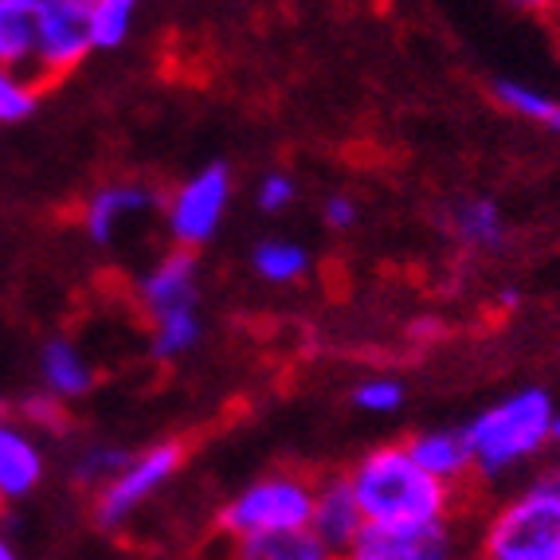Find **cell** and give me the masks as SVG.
Returning <instances> with one entry per match:
<instances>
[{"mask_svg":"<svg viewBox=\"0 0 560 560\" xmlns=\"http://www.w3.org/2000/svg\"><path fill=\"white\" fill-rule=\"evenodd\" d=\"M346 478L353 486L364 525H388V529L451 525L467 498L463 490H451L416 467L404 443H381L364 451L353 467H346Z\"/></svg>","mask_w":560,"mask_h":560,"instance_id":"6da1fadb","label":"cell"},{"mask_svg":"<svg viewBox=\"0 0 560 560\" xmlns=\"http://www.w3.org/2000/svg\"><path fill=\"white\" fill-rule=\"evenodd\" d=\"M557 400L541 384H525L463 423L478 486H502L529 463L549 455V423Z\"/></svg>","mask_w":560,"mask_h":560,"instance_id":"7a4b0ae2","label":"cell"},{"mask_svg":"<svg viewBox=\"0 0 560 560\" xmlns=\"http://www.w3.org/2000/svg\"><path fill=\"white\" fill-rule=\"evenodd\" d=\"M475 560H560V494L537 475L498 498L478 525Z\"/></svg>","mask_w":560,"mask_h":560,"instance_id":"3957f363","label":"cell"},{"mask_svg":"<svg viewBox=\"0 0 560 560\" xmlns=\"http://www.w3.org/2000/svg\"><path fill=\"white\" fill-rule=\"evenodd\" d=\"M310 510H314V478L302 470H267L220 505L215 533L232 549L243 541L310 529Z\"/></svg>","mask_w":560,"mask_h":560,"instance_id":"277c9868","label":"cell"},{"mask_svg":"<svg viewBox=\"0 0 560 560\" xmlns=\"http://www.w3.org/2000/svg\"><path fill=\"white\" fill-rule=\"evenodd\" d=\"M188 447L180 440H161L145 451H133L130 463L91 494V517L103 533H118L165 490L185 467Z\"/></svg>","mask_w":560,"mask_h":560,"instance_id":"5b68a950","label":"cell"},{"mask_svg":"<svg viewBox=\"0 0 560 560\" xmlns=\"http://www.w3.org/2000/svg\"><path fill=\"white\" fill-rule=\"evenodd\" d=\"M232 168L224 161H208L197 173H188L161 200V215H165V232L173 240V247L200 252L205 243H212L220 224H224L228 205H232Z\"/></svg>","mask_w":560,"mask_h":560,"instance_id":"8992f818","label":"cell"},{"mask_svg":"<svg viewBox=\"0 0 560 560\" xmlns=\"http://www.w3.org/2000/svg\"><path fill=\"white\" fill-rule=\"evenodd\" d=\"M36 9V79L59 83L94 56L86 0H28Z\"/></svg>","mask_w":560,"mask_h":560,"instance_id":"52a82bcc","label":"cell"},{"mask_svg":"<svg viewBox=\"0 0 560 560\" xmlns=\"http://www.w3.org/2000/svg\"><path fill=\"white\" fill-rule=\"evenodd\" d=\"M161 192L145 180H106L91 188V197L79 208V228L94 247H114L126 228L153 215L161 208Z\"/></svg>","mask_w":560,"mask_h":560,"instance_id":"ba28073f","label":"cell"},{"mask_svg":"<svg viewBox=\"0 0 560 560\" xmlns=\"http://www.w3.org/2000/svg\"><path fill=\"white\" fill-rule=\"evenodd\" d=\"M341 560H458V533L455 522L428 529L364 525L341 549Z\"/></svg>","mask_w":560,"mask_h":560,"instance_id":"9c48e42d","label":"cell"},{"mask_svg":"<svg viewBox=\"0 0 560 560\" xmlns=\"http://www.w3.org/2000/svg\"><path fill=\"white\" fill-rule=\"evenodd\" d=\"M138 306L145 322L173 314V310L200 306V259L188 247L158 255V259L138 275Z\"/></svg>","mask_w":560,"mask_h":560,"instance_id":"30bf717a","label":"cell"},{"mask_svg":"<svg viewBox=\"0 0 560 560\" xmlns=\"http://www.w3.org/2000/svg\"><path fill=\"white\" fill-rule=\"evenodd\" d=\"M47 475V455L39 435H32L12 411L0 408V505L36 494Z\"/></svg>","mask_w":560,"mask_h":560,"instance_id":"8fae6325","label":"cell"},{"mask_svg":"<svg viewBox=\"0 0 560 560\" xmlns=\"http://www.w3.org/2000/svg\"><path fill=\"white\" fill-rule=\"evenodd\" d=\"M443 232L463 247V252L475 255H494L510 243V220H505V208L494 197H455L440 215Z\"/></svg>","mask_w":560,"mask_h":560,"instance_id":"7c38bea8","label":"cell"},{"mask_svg":"<svg viewBox=\"0 0 560 560\" xmlns=\"http://www.w3.org/2000/svg\"><path fill=\"white\" fill-rule=\"evenodd\" d=\"M310 529L318 533L329 549H346L357 533L364 529V514L357 505L353 486H349L346 470L314 478V510H310Z\"/></svg>","mask_w":560,"mask_h":560,"instance_id":"4fadbf2b","label":"cell"},{"mask_svg":"<svg viewBox=\"0 0 560 560\" xmlns=\"http://www.w3.org/2000/svg\"><path fill=\"white\" fill-rule=\"evenodd\" d=\"M408 455L416 458V467L428 470L435 482L451 486V490H463L475 482V467H470V447L463 428H428L416 431L411 440H404Z\"/></svg>","mask_w":560,"mask_h":560,"instance_id":"5bb4252c","label":"cell"},{"mask_svg":"<svg viewBox=\"0 0 560 560\" xmlns=\"http://www.w3.org/2000/svg\"><path fill=\"white\" fill-rule=\"evenodd\" d=\"M36 369H39L44 393L56 396V400H63V404H75V400H83V396H91L94 381H98L91 357H86L67 334L47 337L44 346H39Z\"/></svg>","mask_w":560,"mask_h":560,"instance_id":"9a60e30c","label":"cell"},{"mask_svg":"<svg viewBox=\"0 0 560 560\" xmlns=\"http://www.w3.org/2000/svg\"><path fill=\"white\" fill-rule=\"evenodd\" d=\"M0 63L36 79V9L28 0H0Z\"/></svg>","mask_w":560,"mask_h":560,"instance_id":"2e32d148","label":"cell"},{"mask_svg":"<svg viewBox=\"0 0 560 560\" xmlns=\"http://www.w3.org/2000/svg\"><path fill=\"white\" fill-rule=\"evenodd\" d=\"M232 560H341V552L329 549L314 529L279 533V537H262V541H243L228 549Z\"/></svg>","mask_w":560,"mask_h":560,"instance_id":"e0dca14e","label":"cell"},{"mask_svg":"<svg viewBox=\"0 0 560 560\" xmlns=\"http://www.w3.org/2000/svg\"><path fill=\"white\" fill-rule=\"evenodd\" d=\"M200 337H205V314H200V306L161 314V318L150 322V357L161 364L180 361V357H188L200 346Z\"/></svg>","mask_w":560,"mask_h":560,"instance_id":"ac0fdd59","label":"cell"},{"mask_svg":"<svg viewBox=\"0 0 560 560\" xmlns=\"http://www.w3.org/2000/svg\"><path fill=\"white\" fill-rule=\"evenodd\" d=\"M252 271L267 287H294L299 279H306L310 252L294 240H262L252 252Z\"/></svg>","mask_w":560,"mask_h":560,"instance_id":"d6986e66","label":"cell"},{"mask_svg":"<svg viewBox=\"0 0 560 560\" xmlns=\"http://www.w3.org/2000/svg\"><path fill=\"white\" fill-rule=\"evenodd\" d=\"M141 0H86V28L94 51H118L133 36Z\"/></svg>","mask_w":560,"mask_h":560,"instance_id":"ffe728a7","label":"cell"},{"mask_svg":"<svg viewBox=\"0 0 560 560\" xmlns=\"http://www.w3.org/2000/svg\"><path fill=\"white\" fill-rule=\"evenodd\" d=\"M490 98H494L505 114L533 121V126H545V130H549L552 114H557V94L541 91V86H533V83H522V79H494V83H490Z\"/></svg>","mask_w":560,"mask_h":560,"instance_id":"44dd1931","label":"cell"},{"mask_svg":"<svg viewBox=\"0 0 560 560\" xmlns=\"http://www.w3.org/2000/svg\"><path fill=\"white\" fill-rule=\"evenodd\" d=\"M130 455L133 451L118 447V443H86V447L71 458V478H75L79 490L94 494V490H103V486L130 463Z\"/></svg>","mask_w":560,"mask_h":560,"instance_id":"7402d4cb","label":"cell"},{"mask_svg":"<svg viewBox=\"0 0 560 560\" xmlns=\"http://www.w3.org/2000/svg\"><path fill=\"white\" fill-rule=\"evenodd\" d=\"M44 83L0 63V126H20L39 110Z\"/></svg>","mask_w":560,"mask_h":560,"instance_id":"603a6c76","label":"cell"},{"mask_svg":"<svg viewBox=\"0 0 560 560\" xmlns=\"http://www.w3.org/2000/svg\"><path fill=\"white\" fill-rule=\"evenodd\" d=\"M408 400V388L404 381L388 373H376V376H364V381L353 384V393H349V404L364 416H396Z\"/></svg>","mask_w":560,"mask_h":560,"instance_id":"cb8c5ba5","label":"cell"},{"mask_svg":"<svg viewBox=\"0 0 560 560\" xmlns=\"http://www.w3.org/2000/svg\"><path fill=\"white\" fill-rule=\"evenodd\" d=\"M67 408H71V404L56 400V396H47L44 388H39V393L24 396L12 416H16L32 435H63V431L71 428V411Z\"/></svg>","mask_w":560,"mask_h":560,"instance_id":"d4e9b609","label":"cell"},{"mask_svg":"<svg viewBox=\"0 0 560 560\" xmlns=\"http://www.w3.org/2000/svg\"><path fill=\"white\" fill-rule=\"evenodd\" d=\"M294 200H299V180L290 177L287 168L262 173L259 185H255V205H259V212H267V215L287 212Z\"/></svg>","mask_w":560,"mask_h":560,"instance_id":"484cf974","label":"cell"},{"mask_svg":"<svg viewBox=\"0 0 560 560\" xmlns=\"http://www.w3.org/2000/svg\"><path fill=\"white\" fill-rule=\"evenodd\" d=\"M357 220H361V208H357V200L349 197V192H329V197L322 200V224H326L329 232H349Z\"/></svg>","mask_w":560,"mask_h":560,"instance_id":"4316f807","label":"cell"},{"mask_svg":"<svg viewBox=\"0 0 560 560\" xmlns=\"http://www.w3.org/2000/svg\"><path fill=\"white\" fill-rule=\"evenodd\" d=\"M514 12L522 16H537V20H560V0H505Z\"/></svg>","mask_w":560,"mask_h":560,"instance_id":"83f0119b","label":"cell"},{"mask_svg":"<svg viewBox=\"0 0 560 560\" xmlns=\"http://www.w3.org/2000/svg\"><path fill=\"white\" fill-rule=\"evenodd\" d=\"M408 337H411V341H423V346H428V341L443 337V322L440 318H416L408 326Z\"/></svg>","mask_w":560,"mask_h":560,"instance_id":"f1b7e54d","label":"cell"},{"mask_svg":"<svg viewBox=\"0 0 560 560\" xmlns=\"http://www.w3.org/2000/svg\"><path fill=\"white\" fill-rule=\"evenodd\" d=\"M498 306H502V310H517V306H522V290L505 287L502 294H498Z\"/></svg>","mask_w":560,"mask_h":560,"instance_id":"f546056e","label":"cell"},{"mask_svg":"<svg viewBox=\"0 0 560 560\" xmlns=\"http://www.w3.org/2000/svg\"><path fill=\"white\" fill-rule=\"evenodd\" d=\"M549 451L560 455V408L552 411V423H549Z\"/></svg>","mask_w":560,"mask_h":560,"instance_id":"4dcf8cb0","label":"cell"},{"mask_svg":"<svg viewBox=\"0 0 560 560\" xmlns=\"http://www.w3.org/2000/svg\"><path fill=\"white\" fill-rule=\"evenodd\" d=\"M0 560H20L16 545H12V537L4 529H0Z\"/></svg>","mask_w":560,"mask_h":560,"instance_id":"1f68e13d","label":"cell"},{"mask_svg":"<svg viewBox=\"0 0 560 560\" xmlns=\"http://www.w3.org/2000/svg\"><path fill=\"white\" fill-rule=\"evenodd\" d=\"M549 130H552V133H560V98H557V114H552V121H549Z\"/></svg>","mask_w":560,"mask_h":560,"instance_id":"d6a6232c","label":"cell"},{"mask_svg":"<svg viewBox=\"0 0 560 560\" xmlns=\"http://www.w3.org/2000/svg\"><path fill=\"white\" fill-rule=\"evenodd\" d=\"M224 560H232V557H224Z\"/></svg>","mask_w":560,"mask_h":560,"instance_id":"836d02e7","label":"cell"}]
</instances>
